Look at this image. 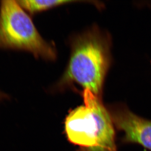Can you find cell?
<instances>
[{
  "label": "cell",
  "instance_id": "6da1fadb",
  "mask_svg": "<svg viewBox=\"0 0 151 151\" xmlns=\"http://www.w3.org/2000/svg\"><path fill=\"white\" fill-rule=\"evenodd\" d=\"M109 64V44L105 36L94 29L79 35L71 43L70 61L58 86L75 82L101 97Z\"/></svg>",
  "mask_w": 151,
  "mask_h": 151
},
{
  "label": "cell",
  "instance_id": "7a4b0ae2",
  "mask_svg": "<svg viewBox=\"0 0 151 151\" xmlns=\"http://www.w3.org/2000/svg\"><path fill=\"white\" fill-rule=\"evenodd\" d=\"M84 105L70 113L66 131L70 141L81 151H117L115 127L108 109L88 90L83 93Z\"/></svg>",
  "mask_w": 151,
  "mask_h": 151
},
{
  "label": "cell",
  "instance_id": "3957f363",
  "mask_svg": "<svg viewBox=\"0 0 151 151\" xmlns=\"http://www.w3.org/2000/svg\"><path fill=\"white\" fill-rule=\"evenodd\" d=\"M0 49L26 50L35 56L54 60V47L38 33L32 19L15 1L0 4Z\"/></svg>",
  "mask_w": 151,
  "mask_h": 151
},
{
  "label": "cell",
  "instance_id": "277c9868",
  "mask_svg": "<svg viewBox=\"0 0 151 151\" xmlns=\"http://www.w3.org/2000/svg\"><path fill=\"white\" fill-rule=\"evenodd\" d=\"M116 130L122 132V141L137 143L151 151V121L132 112L123 106L108 109Z\"/></svg>",
  "mask_w": 151,
  "mask_h": 151
},
{
  "label": "cell",
  "instance_id": "5b68a950",
  "mask_svg": "<svg viewBox=\"0 0 151 151\" xmlns=\"http://www.w3.org/2000/svg\"><path fill=\"white\" fill-rule=\"evenodd\" d=\"M20 6L32 14L42 12L55 7L62 4L74 2L72 0H53V1H37L26 0L17 1Z\"/></svg>",
  "mask_w": 151,
  "mask_h": 151
},
{
  "label": "cell",
  "instance_id": "8992f818",
  "mask_svg": "<svg viewBox=\"0 0 151 151\" xmlns=\"http://www.w3.org/2000/svg\"><path fill=\"white\" fill-rule=\"evenodd\" d=\"M4 94L0 91V100H1V99H3V98H4Z\"/></svg>",
  "mask_w": 151,
  "mask_h": 151
}]
</instances>
